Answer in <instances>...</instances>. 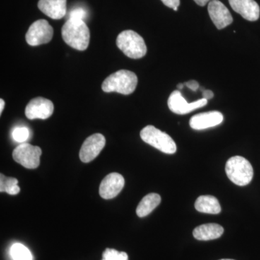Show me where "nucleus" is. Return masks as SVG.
Wrapping results in <instances>:
<instances>
[{
    "label": "nucleus",
    "instance_id": "1",
    "mask_svg": "<svg viewBox=\"0 0 260 260\" xmlns=\"http://www.w3.org/2000/svg\"><path fill=\"white\" fill-rule=\"evenodd\" d=\"M61 36L67 44L79 51H85L90 42V30L83 20L68 19L61 28Z\"/></svg>",
    "mask_w": 260,
    "mask_h": 260
},
{
    "label": "nucleus",
    "instance_id": "2",
    "mask_svg": "<svg viewBox=\"0 0 260 260\" xmlns=\"http://www.w3.org/2000/svg\"><path fill=\"white\" fill-rule=\"evenodd\" d=\"M138 77L129 70H121L109 77L102 84V90L106 93L116 92L129 95L135 91L138 85Z\"/></svg>",
    "mask_w": 260,
    "mask_h": 260
},
{
    "label": "nucleus",
    "instance_id": "3",
    "mask_svg": "<svg viewBox=\"0 0 260 260\" xmlns=\"http://www.w3.org/2000/svg\"><path fill=\"white\" fill-rule=\"evenodd\" d=\"M228 178L238 186H246L251 182L254 176L252 166L242 156H233L225 164Z\"/></svg>",
    "mask_w": 260,
    "mask_h": 260
},
{
    "label": "nucleus",
    "instance_id": "4",
    "mask_svg": "<svg viewBox=\"0 0 260 260\" xmlns=\"http://www.w3.org/2000/svg\"><path fill=\"white\" fill-rule=\"evenodd\" d=\"M116 45L126 56L131 59H140L147 53L144 39L133 30H124L116 39Z\"/></svg>",
    "mask_w": 260,
    "mask_h": 260
},
{
    "label": "nucleus",
    "instance_id": "5",
    "mask_svg": "<svg viewBox=\"0 0 260 260\" xmlns=\"http://www.w3.org/2000/svg\"><path fill=\"white\" fill-rule=\"evenodd\" d=\"M140 137L145 143L158 149L162 153L174 154L177 152V145L174 140L164 132L155 126H145L140 132Z\"/></svg>",
    "mask_w": 260,
    "mask_h": 260
},
{
    "label": "nucleus",
    "instance_id": "6",
    "mask_svg": "<svg viewBox=\"0 0 260 260\" xmlns=\"http://www.w3.org/2000/svg\"><path fill=\"white\" fill-rule=\"evenodd\" d=\"M42 149L38 146L23 143L13 150V159L20 165L29 169H37L40 164Z\"/></svg>",
    "mask_w": 260,
    "mask_h": 260
},
{
    "label": "nucleus",
    "instance_id": "7",
    "mask_svg": "<svg viewBox=\"0 0 260 260\" xmlns=\"http://www.w3.org/2000/svg\"><path fill=\"white\" fill-rule=\"evenodd\" d=\"M53 34L54 30L47 20H39L30 25L25 35V39L29 45L36 47L50 42Z\"/></svg>",
    "mask_w": 260,
    "mask_h": 260
},
{
    "label": "nucleus",
    "instance_id": "8",
    "mask_svg": "<svg viewBox=\"0 0 260 260\" xmlns=\"http://www.w3.org/2000/svg\"><path fill=\"white\" fill-rule=\"evenodd\" d=\"M208 104V100L205 99H200L192 103H187L186 99L181 95L179 90H174L168 100V107L174 114H186L195 109L205 107Z\"/></svg>",
    "mask_w": 260,
    "mask_h": 260
},
{
    "label": "nucleus",
    "instance_id": "9",
    "mask_svg": "<svg viewBox=\"0 0 260 260\" xmlns=\"http://www.w3.org/2000/svg\"><path fill=\"white\" fill-rule=\"evenodd\" d=\"M54 112V104L49 99L35 98L28 103L25 108V116L29 119H47Z\"/></svg>",
    "mask_w": 260,
    "mask_h": 260
},
{
    "label": "nucleus",
    "instance_id": "10",
    "mask_svg": "<svg viewBox=\"0 0 260 260\" xmlns=\"http://www.w3.org/2000/svg\"><path fill=\"white\" fill-rule=\"evenodd\" d=\"M105 145V137L100 133L88 137L80 148V160L84 162L92 161L102 152Z\"/></svg>",
    "mask_w": 260,
    "mask_h": 260
},
{
    "label": "nucleus",
    "instance_id": "11",
    "mask_svg": "<svg viewBox=\"0 0 260 260\" xmlns=\"http://www.w3.org/2000/svg\"><path fill=\"white\" fill-rule=\"evenodd\" d=\"M125 181L118 173H111L104 178L99 187V194L106 200L116 198L124 188Z\"/></svg>",
    "mask_w": 260,
    "mask_h": 260
},
{
    "label": "nucleus",
    "instance_id": "12",
    "mask_svg": "<svg viewBox=\"0 0 260 260\" xmlns=\"http://www.w3.org/2000/svg\"><path fill=\"white\" fill-rule=\"evenodd\" d=\"M208 13L214 25L219 30L233 23L232 15L229 9L219 0H212L208 4Z\"/></svg>",
    "mask_w": 260,
    "mask_h": 260
},
{
    "label": "nucleus",
    "instance_id": "13",
    "mask_svg": "<svg viewBox=\"0 0 260 260\" xmlns=\"http://www.w3.org/2000/svg\"><path fill=\"white\" fill-rule=\"evenodd\" d=\"M223 121V114L217 111H214L193 116L189 121V125L195 130H203L218 126Z\"/></svg>",
    "mask_w": 260,
    "mask_h": 260
},
{
    "label": "nucleus",
    "instance_id": "14",
    "mask_svg": "<svg viewBox=\"0 0 260 260\" xmlns=\"http://www.w3.org/2000/svg\"><path fill=\"white\" fill-rule=\"evenodd\" d=\"M229 2L232 9L246 20L256 21L259 18V6L254 0H229Z\"/></svg>",
    "mask_w": 260,
    "mask_h": 260
},
{
    "label": "nucleus",
    "instance_id": "15",
    "mask_svg": "<svg viewBox=\"0 0 260 260\" xmlns=\"http://www.w3.org/2000/svg\"><path fill=\"white\" fill-rule=\"evenodd\" d=\"M39 10L54 20L64 18L67 13V0H39Z\"/></svg>",
    "mask_w": 260,
    "mask_h": 260
},
{
    "label": "nucleus",
    "instance_id": "16",
    "mask_svg": "<svg viewBox=\"0 0 260 260\" xmlns=\"http://www.w3.org/2000/svg\"><path fill=\"white\" fill-rule=\"evenodd\" d=\"M223 228L219 224H203L195 228L193 231V236L200 241H210L218 239L223 235Z\"/></svg>",
    "mask_w": 260,
    "mask_h": 260
},
{
    "label": "nucleus",
    "instance_id": "17",
    "mask_svg": "<svg viewBox=\"0 0 260 260\" xmlns=\"http://www.w3.org/2000/svg\"><path fill=\"white\" fill-rule=\"evenodd\" d=\"M194 206L198 211L203 213L218 214L221 211L218 199L210 195L200 196L195 202Z\"/></svg>",
    "mask_w": 260,
    "mask_h": 260
},
{
    "label": "nucleus",
    "instance_id": "18",
    "mask_svg": "<svg viewBox=\"0 0 260 260\" xmlns=\"http://www.w3.org/2000/svg\"><path fill=\"white\" fill-rule=\"evenodd\" d=\"M160 201H161V198L160 195L156 193L147 194L138 205L136 210L137 215L140 218L147 216L158 206Z\"/></svg>",
    "mask_w": 260,
    "mask_h": 260
},
{
    "label": "nucleus",
    "instance_id": "19",
    "mask_svg": "<svg viewBox=\"0 0 260 260\" xmlns=\"http://www.w3.org/2000/svg\"><path fill=\"white\" fill-rule=\"evenodd\" d=\"M18 179L15 178L6 177L1 174V180H0V191L8 193L10 195H15L20 192Z\"/></svg>",
    "mask_w": 260,
    "mask_h": 260
},
{
    "label": "nucleus",
    "instance_id": "20",
    "mask_svg": "<svg viewBox=\"0 0 260 260\" xmlns=\"http://www.w3.org/2000/svg\"><path fill=\"white\" fill-rule=\"evenodd\" d=\"M10 254L14 260H32V256L30 250L23 244H13L10 249Z\"/></svg>",
    "mask_w": 260,
    "mask_h": 260
},
{
    "label": "nucleus",
    "instance_id": "21",
    "mask_svg": "<svg viewBox=\"0 0 260 260\" xmlns=\"http://www.w3.org/2000/svg\"><path fill=\"white\" fill-rule=\"evenodd\" d=\"M102 260H128V255L124 251L107 248L103 253Z\"/></svg>",
    "mask_w": 260,
    "mask_h": 260
},
{
    "label": "nucleus",
    "instance_id": "22",
    "mask_svg": "<svg viewBox=\"0 0 260 260\" xmlns=\"http://www.w3.org/2000/svg\"><path fill=\"white\" fill-rule=\"evenodd\" d=\"M13 139L18 143H23L28 140L29 137V130L28 128L24 126H18L15 128L13 132Z\"/></svg>",
    "mask_w": 260,
    "mask_h": 260
},
{
    "label": "nucleus",
    "instance_id": "23",
    "mask_svg": "<svg viewBox=\"0 0 260 260\" xmlns=\"http://www.w3.org/2000/svg\"><path fill=\"white\" fill-rule=\"evenodd\" d=\"M88 11L83 8V7H76L74 9L70 11L69 14V19L73 20H83L85 21L88 18Z\"/></svg>",
    "mask_w": 260,
    "mask_h": 260
},
{
    "label": "nucleus",
    "instance_id": "24",
    "mask_svg": "<svg viewBox=\"0 0 260 260\" xmlns=\"http://www.w3.org/2000/svg\"><path fill=\"white\" fill-rule=\"evenodd\" d=\"M161 1L166 6L172 8L174 11H177L178 8L180 5V0H161Z\"/></svg>",
    "mask_w": 260,
    "mask_h": 260
},
{
    "label": "nucleus",
    "instance_id": "25",
    "mask_svg": "<svg viewBox=\"0 0 260 260\" xmlns=\"http://www.w3.org/2000/svg\"><path fill=\"white\" fill-rule=\"evenodd\" d=\"M184 85L187 86V88L192 90V91H196L200 87L199 83L196 80H189V81L186 82Z\"/></svg>",
    "mask_w": 260,
    "mask_h": 260
},
{
    "label": "nucleus",
    "instance_id": "26",
    "mask_svg": "<svg viewBox=\"0 0 260 260\" xmlns=\"http://www.w3.org/2000/svg\"><path fill=\"white\" fill-rule=\"evenodd\" d=\"M214 96V94L213 91L210 90H205L203 91V99H207V100H209V99H213Z\"/></svg>",
    "mask_w": 260,
    "mask_h": 260
},
{
    "label": "nucleus",
    "instance_id": "27",
    "mask_svg": "<svg viewBox=\"0 0 260 260\" xmlns=\"http://www.w3.org/2000/svg\"><path fill=\"white\" fill-rule=\"evenodd\" d=\"M194 1L200 6L203 7L206 5L207 3L212 1V0H194Z\"/></svg>",
    "mask_w": 260,
    "mask_h": 260
},
{
    "label": "nucleus",
    "instance_id": "28",
    "mask_svg": "<svg viewBox=\"0 0 260 260\" xmlns=\"http://www.w3.org/2000/svg\"><path fill=\"white\" fill-rule=\"evenodd\" d=\"M0 106H1V107H0V113L2 114L5 107V102L3 99H0Z\"/></svg>",
    "mask_w": 260,
    "mask_h": 260
},
{
    "label": "nucleus",
    "instance_id": "29",
    "mask_svg": "<svg viewBox=\"0 0 260 260\" xmlns=\"http://www.w3.org/2000/svg\"><path fill=\"white\" fill-rule=\"evenodd\" d=\"M184 84L183 83H179L177 85V88L178 90H182L183 88H184Z\"/></svg>",
    "mask_w": 260,
    "mask_h": 260
},
{
    "label": "nucleus",
    "instance_id": "30",
    "mask_svg": "<svg viewBox=\"0 0 260 260\" xmlns=\"http://www.w3.org/2000/svg\"><path fill=\"white\" fill-rule=\"evenodd\" d=\"M220 260H234V259H220Z\"/></svg>",
    "mask_w": 260,
    "mask_h": 260
}]
</instances>
